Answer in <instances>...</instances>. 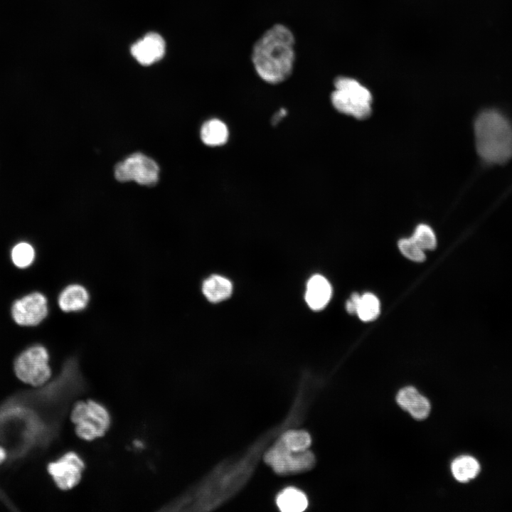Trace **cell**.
<instances>
[{"label": "cell", "instance_id": "obj_24", "mask_svg": "<svg viewBox=\"0 0 512 512\" xmlns=\"http://www.w3.org/2000/svg\"><path fill=\"white\" fill-rule=\"evenodd\" d=\"M5 457H6V453H5L4 450L1 447H0V463L2 461H4Z\"/></svg>", "mask_w": 512, "mask_h": 512}, {"label": "cell", "instance_id": "obj_7", "mask_svg": "<svg viewBox=\"0 0 512 512\" xmlns=\"http://www.w3.org/2000/svg\"><path fill=\"white\" fill-rule=\"evenodd\" d=\"M159 166L151 158L134 153L114 168V176L119 181H134L141 185H154L158 181Z\"/></svg>", "mask_w": 512, "mask_h": 512}, {"label": "cell", "instance_id": "obj_20", "mask_svg": "<svg viewBox=\"0 0 512 512\" xmlns=\"http://www.w3.org/2000/svg\"><path fill=\"white\" fill-rule=\"evenodd\" d=\"M411 238L423 250H433L437 245L434 233L426 224L417 225Z\"/></svg>", "mask_w": 512, "mask_h": 512}, {"label": "cell", "instance_id": "obj_3", "mask_svg": "<svg viewBox=\"0 0 512 512\" xmlns=\"http://www.w3.org/2000/svg\"><path fill=\"white\" fill-rule=\"evenodd\" d=\"M311 437L304 430L284 432L265 455V462L279 474L306 471L313 467L315 458L308 449Z\"/></svg>", "mask_w": 512, "mask_h": 512}, {"label": "cell", "instance_id": "obj_16", "mask_svg": "<svg viewBox=\"0 0 512 512\" xmlns=\"http://www.w3.org/2000/svg\"><path fill=\"white\" fill-rule=\"evenodd\" d=\"M276 502L279 508L284 512H301L308 506L306 495L294 487L286 488L280 492Z\"/></svg>", "mask_w": 512, "mask_h": 512}, {"label": "cell", "instance_id": "obj_4", "mask_svg": "<svg viewBox=\"0 0 512 512\" xmlns=\"http://www.w3.org/2000/svg\"><path fill=\"white\" fill-rule=\"evenodd\" d=\"M334 87L331 100L338 112L357 119L369 116L372 95L365 86L353 78L340 77L336 79Z\"/></svg>", "mask_w": 512, "mask_h": 512}, {"label": "cell", "instance_id": "obj_2", "mask_svg": "<svg viewBox=\"0 0 512 512\" xmlns=\"http://www.w3.org/2000/svg\"><path fill=\"white\" fill-rule=\"evenodd\" d=\"M476 149L489 163H503L512 156V127L494 110L481 112L474 123Z\"/></svg>", "mask_w": 512, "mask_h": 512}, {"label": "cell", "instance_id": "obj_23", "mask_svg": "<svg viewBox=\"0 0 512 512\" xmlns=\"http://www.w3.org/2000/svg\"><path fill=\"white\" fill-rule=\"evenodd\" d=\"M287 114L285 109H280L272 117V124H277Z\"/></svg>", "mask_w": 512, "mask_h": 512}, {"label": "cell", "instance_id": "obj_6", "mask_svg": "<svg viewBox=\"0 0 512 512\" xmlns=\"http://www.w3.org/2000/svg\"><path fill=\"white\" fill-rule=\"evenodd\" d=\"M49 354L42 345H33L23 351L14 362V370L22 381L38 386L50 377Z\"/></svg>", "mask_w": 512, "mask_h": 512}, {"label": "cell", "instance_id": "obj_18", "mask_svg": "<svg viewBox=\"0 0 512 512\" xmlns=\"http://www.w3.org/2000/svg\"><path fill=\"white\" fill-rule=\"evenodd\" d=\"M356 314L363 321L375 319L380 314V302L376 296L369 292L360 296Z\"/></svg>", "mask_w": 512, "mask_h": 512}, {"label": "cell", "instance_id": "obj_8", "mask_svg": "<svg viewBox=\"0 0 512 512\" xmlns=\"http://www.w3.org/2000/svg\"><path fill=\"white\" fill-rule=\"evenodd\" d=\"M11 313L12 319L19 326H37L48 316V299L39 292L29 293L14 302Z\"/></svg>", "mask_w": 512, "mask_h": 512}, {"label": "cell", "instance_id": "obj_13", "mask_svg": "<svg viewBox=\"0 0 512 512\" xmlns=\"http://www.w3.org/2000/svg\"><path fill=\"white\" fill-rule=\"evenodd\" d=\"M331 287L329 281L322 275L315 274L308 281L305 292V300L313 310L324 309L331 297Z\"/></svg>", "mask_w": 512, "mask_h": 512}, {"label": "cell", "instance_id": "obj_1", "mask_svg": "<svg viewBox=\"0 0 512 512\" xmlns=\"http://www.w3.org/2000/svg\"><path fill=\"white\" fill-rule=\"evenodd\" d=\"M295 38L285 25L276 23L256 41L251 60L257 75L265 82L276 85L292 73L296 59Z\"/></svg>", "mask_w": 512, "mask_h": 512}, {"label": "cell", "instance_id": "obj_5", "mask_svg": "<svg viewBox=\"0 0 512 512\" xmlns=\"http://www.w3.org/2000/svg\"><path fill=\"white\" fill-rule=\"evenodd\" d=\"M71 420L77 435L87 441L102 437L111 422L106 407L93 400L76 403L71 412Z\"/></svg>", "mask_w": 512, "mask_h": 512}, {"label": "cell", "instance_id": "obj_11", "mask_svg": "<svg viewBox=\"0 0 512 512\" xmlns=\"http://www.w3.org/2000/svg\"><path fill=\"white\" fill-rule=\"evenodd\" d=\"M396 401L400 407L408 412L417 420H424L430 414L431 406L429 400L412 386L399 390Z\"/></svg>", "mask_w": 512, "mask_h": 512}, {"label": "cell", "instance_id": "obj_14", "mask_svg": "<svg viewBox=\"0 0 512 512\" xmlns=\"http://www.w3.org/2000/svg\"><path fill=\"white\" fill-rule=\"evenodd\" d=\"M202 292L209 302L217 303L231 295L233 285L227 278L214 274L203 281Z\"/></svg>", "mask_w": 512, "mask_h": 512}, {"label": "cell", "instance_id": "obj_10", "mask_svg": "<svg viewBox=\"0 0 512 512\" xmlns=\"http://www.w3.org/2000/svg\"><path fill=\"white\" fill-rule=\"evenodd\" d=\"M165 47V42L159 34L149 33L132 45L131 53L139 63L149 65L164 56Z\"/></svg>", "mask_w": 512, "mask_h": 512}, {"label": "cell", "instance_id": "obj_9", "mask_svg": "<svg viewBox=\"0 0 512 512\" xmlns=\"http://www.w3.org/2000/svg\"><path fill=\"white\" fill-rule=\"evenodd\" d=\"M85 467L80 457L74 452H69L50 463L48 471L59 489L68 490L80 482Z\"/></svg>", "mask_w": 512, "mask_h": 512}, {"label": "cell", "instance_id": "obj_19", "mask_svg": "<svg viewBox=\"0 0 512 512\" xmlns=\"http://www.w3.org/2000/svg\"><path fill=\"white\" fill-rule=\"evenodd\" d=\"M36 251L33 246L26 242L16 244L11 250V259L18 268L23 269L31 266L35 260Z\"/></svg>", "mask_w": 512, "mask_h": 512}, {"label": "cell", "instance_id": "obj_15", "mask_svg": "<svg viewBox=\"0 0 512 512\" xmlns=\"http://www.w3.org/2000/svg\"><path fill=\"white\" fill-rule=\"evenodd\" d=\"M201 139L208 146L225 144L229 137L227 125L218 119H211L203 123L201 128Z\"/></svg>", "mask_w": 512, "mask_h": 512}, {"label": "cell", "instance_id": "obj_22", "mask_svg": "<svg viewBox=\"0 0 512 512\" xmlns=\"http://www.w3.org/2000/svg\"><path fill=\"white\" fill-rule=\"evenodd\" d=\"M360 299V295L353 293L351 298L346 302V309L349 314H356V310Z\"/></svg>", "mask_w": 512, "mask_h": 512}, {"label": "cell", "instance_id": "obj_17", "mask_svg": "<svg viewBox=\"0 0 512 512\" xmlns=\"http://www.w3.org/2000/svg\"><path fill=\"white\" fill-rule=\"evenodd\" d=\"M478 462L470 456L459 457L453 461L451 470L454 477L460 482L474 479L479 471Z\"/></svg>", "mask_w": 512, "mask_h": 512}, {"label": "cell", "instance_id": "obj_21", "mask_svg": "<svg viewBox=\"0 0 512 512\" xmlns=\"http://www.w3.org/2000/svg\"><path fill=\"white\" fill-rule=\"evenodd\" d=\"M398 247L402 254L409 260L418 262L425 260L424 250L411 238L401 239L398 242Z\"/></svg>", "mask_w": 512, "mask_h": 512}, {"label": "cell", "instance_id": "obj_12", "mask_svg": "<svg viewBox=\"0 0 512 512\" xmlns=\"http://www.w3.org/2000/svg\"><path fill=\"white\" fill-rule=\"evenodd\" d=\"M90 296L87 288L78 283L65 286L59 293L58 305L66 313L80 312L87 306Z\"/></svg>", "mask_w": 512, "mask_h": 512}]
</instances>
